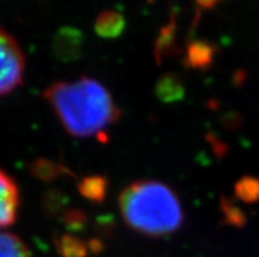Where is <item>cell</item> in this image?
<instances>
[{
	"instance_id": "1",
	"label": "cell",
	"mask_w": 259,
	"mask_h": 257,
	"mask_svg": "<svg viewBox=\"0 0 259 257\" xmlns=\"http://www.w3.org/2000/svg\"><path fill=\"white\" fill-rule=\"evenodd\" d=\"M66 131L76 138L103 137L121 112L108 89L92 78L58 82L44 93Z\"/></svg>"
},
{
	"instance_id": "2",
	"label": "cell",
	"mask_w": 259,
	"mask_h": 257,
	"mask_svg": "<svg viewBox=\"0 0 259 257\" xmlns=\"http://www.w3.org/2000/svg\"><path fill=\"white\" fill-rule=\"evenodd\" d=\"M118 206L126 225L149 236L178 231L184 221L177 193L155 180H138L122 189Z\"/></svg>"
},
{
	"instance_id": "3",
	"label": "cell",
	"mask_w": 259,
	"mask_h": 257,
	"mask_svg": "<svg viewBox=\"0 0 259 257\" xmlns=\"http://www.w3.org/2000/svg\"><path fill=\"white\" fill-rule=\"evenodd\" d=\"M25 58L17 41L0 28V97L10 94L23 83Z\"/></svg>"
},
{
	"instance_id": "4",
	"label": "cell",
	"mask_w": 259,
	"mask_h": 257,
	"mask_svg": "<svg viewBox=\"0 0 259 257\" xmlns=\"http://www.w3.org/2000/svg\"><path fill=\"white\" fill-rule=\"evenodd\" d=\"M19 208V186L8 173L0 170V230L16 222Z\"/></svg>"
},
{
	"instance_id": "5",
	"label": "cell",
	"mask_w": 259,
	"mask_h": 257,
	"mask_svg": "<svg viewBox=\"0 0 259 257\" xmlns=\"http://www.w3.org/2000/svg\"><path fill=\"white\" fill-rule=\"evenodd\" d=\"M84 46V36L79 29L65 26L56 33L53 38V52L63 62H71L80 58Z\"/></svg>"
},
{
	"instance_id": "6",
	"label": "cell",
	"mask_w": 259,
	"mask_h": 257,
	"mask_svg": "<svg viewBox=\"0 0 259 257\" xmlns=\"http://www.w3.org/2000/svg\"><path fill=\"white\" fill-rule=\"evenodd\" d=\"M125 17L113 10L103 11L98 15L94 23L96 34L103 38H117L125 30Z\"/></svg>"
},
{
	"instance_id": "7",
	"label": "cell",
	"mask_w": 259,
	"mask_h": 257,
	"mask_svg": "<svg viewBox=\"0 0 259 257\" xmlns=\"http://www.w3.org/2000/svg\"><path fill=\"white\" fill-rule=\"evenodd\" d=\"M216 54V47L207 41H195L188 45L187 53L184 57V65L190 69H207L212 63Z\"/></svg>"
},
{
	"instance_id": "8",
	"label": "cell",
	"mask_w": 259,
	"mask_h": 257,
	"mask_svg": "<svg viewBox=\"0 0 259 257\" xmlns=\"http://www.w3.org/2000/svg\"><path fill=\"white\" fill-rule=\"evenodd\" d=\"M186 88L177 74H164L157 80L155 94L164 102H175L184 97Z\"/></svg>"
},
{
	"instance_id": "9",
	"label": "cell",
	"mask_w": 259,
	"mask_h": 257,
	"mask_svg": "<svg viewBox=\"0 0 259 257\" xmlns=\"http://www.w3.org/2000/svg\"><path fill=\"white\" fill-rule=\"evenodd\" d=\"M79 193L95 203H102L108 190V181L103 176H87L78 182Z\"/></svg>"
},
{
	"instance_id": "10",
	"label": "cell",
	"mask_w": 259,
	"mask_h": 257,
	"mask_svg": "<svg viewBox=\"0 0 259 257\" xmlns=\"http://www.w3.org/2000/svg\"><path fill=\"white\" fill-rule=\"evenodd\" d=\"M57 251L62 257H87L94 251V244H87L74 235H61L56 239Z\"/></svg>"
},
{
	"instance_id": "11",
	"label": "cell",
	"mask_w": 259,
	"mask_h": 257,
	"mask_svg": "<svg viewBox=\"0 0 259 257\" xmlns=\"http://www.w3.org/2000/svg\"><path fill=\"white\" fill-rule=\"evenodd\" d=\"M0 257H30V252L17 235L0 231Z\"/></svg>"
},
{
	"instance_id": "12",
	"label": "cell",
	"mask_w": 259,
	"mask_h": 257,
	"mask_svg": "<svg viewBox=\"0 0 259 257\" xmlns=\"http://www.w3.org/2000/svg\"><path fill=\"white\" fill-rule=\"evenodd\" d=\"M234 194L245 203L259 201V179L253 176H242L234 185Z\"/></svg>"
},
{
	"instance_id": "13",
	"label": "cell",
	"mask_w": 259,
	"mask_h": 257,
	"mask_svg": "<svg viewBox=\"0 0 259 257\" xmlns=\"http://www.w3.org/2000/svg\"><path fill=\"white\" fill-rule=\"evenodd\" d=\"M32 173L44 181H52L63 175H71V172L62 164L54 163V162L46 159L36 160L32 164Z\"/></svg>"
},
{
	"instance_id": "14",
	"label": "cell",
	"mask_w": 259,
	"mask_h": 257,
	"mask_svg": "<svg viewBox=\"0 0 259 257\" xmlns=\"http://www.w3.org/2000/svg\"><path fill=\"white\" fill-rule=\"evenodd\" d=\"M175 42V24L171 23L166 25L159 33V37L155 43V58L158 62H161L163 58H168L174 49Z\"/></svg>"
},
{
	"instance_id": "15",
	"label": "cell",
	"mask_w": 259,
	"mask_h": 257,
	"mask_svg": "<svg viewBox=\"0 0 259 257\" xmlns=\"http://www.w3.org/2000/svg\"><path fill=\"white\" fill-rule=\"evenodd\" d=\"M221 209H223V214L228 221V223H230L234 227H243L246 225V214L242 212V209L238 208L230 199L224 197L221 199Z\"/></svg>"
},
{
	"instance_id": "16",
	"label": "cell",
	"mask_w": 259,
	"mask_h": 257,
	"mask_svg": "<svg viewBox=\"0 0 259 257\" xmlns=\"http://www.w3.org/2000/svg\"><path fill=\"white\" fill-rule=\"evenodd\" d=\"M84 215L79 210H71L65 217V223L70 230H80L84 225Z\"/></svg>"
}]
</instances>
